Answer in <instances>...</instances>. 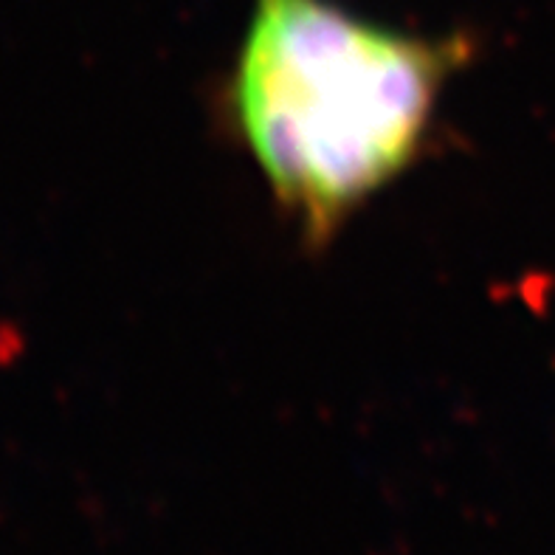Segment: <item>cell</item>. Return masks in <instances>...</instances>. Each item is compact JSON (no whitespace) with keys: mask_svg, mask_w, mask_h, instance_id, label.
Returning <instances> with one entry per match:
<instances>
[{"mask_svg":"<svg viewBox=\"0 0 555 555\" xmlns=\"http://www.w3.org/2000/svg\"><path fill=\"white\" fill-rule=\"evenodd\" d=\"M472 40L395 31L333 0H254L225 107L310 248L421 155Z\"/></svg>","mask_w":555,"mask_h":555,"instance_id":"6da1fadb","label":"cell"}]
</instances>
